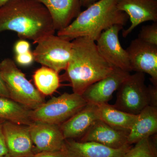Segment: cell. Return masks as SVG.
Here are the masks:
<instances>
[{
	"label": "cell",
	"mask_w": 157,
	"mask_h": 157,
	"mask_svg": "<svg viewBox=\"0 0 157 157\" xmlns=\"http://www.w3.org/2000/svg\"><path fill=\"white\" fill-rule=\"evenodd\" d=\"M33 78L36 88L43 95H51L55 92L60 86L59 73L44 66L35 71Z\"/></svg>",
	"instance_id": "21"
},
{
	"label": "cell",
	"mask_w": 157,
	"mask_h": 157,
	"mask_svg": "<svg viewBox=\"0 0 157 157\" xmlns=\"http://www.w3.org/2000/svg\"><path fill=\"white\" fill-rule=\"evenodd\" d=\"M145 81L144 73L136 72L130 74L118 89L113 106L124 112L135 115L139 114L150 104L148 87Z\"/></svg>",
	"instance_id": "7"
},
{
	"label": "cell",
	"mask_w": 157,
	"mask_h": 157,
	"mask_svg": "<svg viewBox=\"0 0 157 157\" xmlns=\"http://www.w3.org/2000/svg\"><path fill=\"white\" fill-rule=\"evenodd\" d=\"M87 103L80 95L64 93L58 97H53L36 109L31 110V117L33 122L60 125Z\"/></svg>",
	"instance_id": "5"
},
{
	"label": "cell",
	"mask_w": 157,
	"mask_h": 157,
	"mask_svg": "<svg viewBox=\"0 0 157 157\" xmlns=\"http://www.w3.org/2000/svg\"><path fill=\"white\" fill-rule=\"evenodd\" d=\"M3 132L9 155L11 157H32L36 154L29 126L6 121Z\"/></svg>",
	"instance_id": "10"
},
{
	"label": "cell",
	"mask_w": 157,
	"mask_h": 157,
	"mask_svg": "<svg viewBox=\"0 0 157 157\" xmlns=\"http://www.w3.org/2000/svg\"><path fill=\"white\" fill-rule=\"evenodd\" d=\"M0 97L10 98L9 92L0 74Z\"/></svg>",
	"instance_id": "29"
},
{
	"label": "cell",
	"mask_w": 157,
	"mask_h": 157,
	"mask_svg": "<svg viewBox=\"0 0 157 157\" xmlns=\"http://www.w3.org/2000/svg\"><path fill=\"white\" fill-rule=\"evenodd\" d=\"M10 0H0V8L4 6L6 3L8 2Z\"/></svg>",
	"instance_id": "31"
},
{
	"label": "cell",
	"mask_w": 157,
	"mask_h": 157,
	"mask_svg": "<svg viewBox=\"0 0 157 157\" xmlns=\"http://www.w3.org/2000/svg\"><path fill=\"white\" fill-rule=\"evenodd\" d=\"M14 49L15 54H21L30 51V44L25 39H21L14 44Z\"/></svg>",
	"instance_id": "25"
},
{
	"label": "cell",
	"mask_w": 157,
	"mask_h": 157,
	"mask_svg": "<svg viewBox=\"0 0 157 157\" xmlns=\"http://www.w3.org/2000/svg\"><path fill=\"white\" fill-rule=\"evenodd\" d=\"M132 147L127 144L120 148H110L94 142L65 140L68 157H122Z\"/></svg>",
	"instance_id": "15"
},
{
	"label": "cell",
	"mask_w": 157,
	"mask_h": 157,
	"mask_svg": "<svg viewBox=\"0 0 157 157\" xmlns=\"http://www.w3.org/2000/svg\"><path fill=\"white\" fill-rule=\"evenodd\" d=\"M123 27L117 25L105 30L96 40V45L101 55L113 67L130 73L132 70L128 53L119 39V33Z\"/></svg>",
	"instance_id": "8"
},
{
	"label": "cell",
	"mask_w": 157,
	"mask_h": 157,
	"mask_svg": "<svg viewBox=\"0 0 157 157\" xmlns=\"http://www.w3.org/2000/svg\"><path fill=\"white\" fill-rule=\"evenodd\" d=\"M128 133L116 130L98 120L78 140L96 142L110 148L118 149L128 144Z\"/></svg>",
	"instance_id": "16"
},
{
	"label": "cell",
	"mask_w": 157,
	"mask_h": 157,
	"mask_svg": "<svg viewBox=\"0 0 157 157\" xmlns=\"http://www.w3.org/2000/svg\"><path fill=\"white\" fill-rule=\"evenodd\" d=\"M33 157H68L66 148L54 151L41 152L37 153Z\"/></svg>",
	"instance_id": "27"
},
{
	"label": "cell",
	"mask_w": 157,
	"mask_h": 157,
	"mask_svg": "<svg viewBox=\"0 0 157 157\" xmlns=\"http://www.w3.org/2000/svg\"><path fill=\"white\" fill-rule=\"evenodd\" d=\"M31 110L10 98L0 97V118L30 126L34 123L31 117Z\"/></svg>",
	"instance_id": "20"
},
{
	"label": "cell",
	"mask_w": 157,
	"mask_h": 157,
	"mask_svg": "<svg viewBox=\"0 0 157 157\" xmlns=\"http://www.w3.org/2000/svg\"><path fill=\"white\" fill-rule=\"evenodd\" d=\"M15 62L17 64L21 66H29L32 64L34 61L33 52L30 51L25 53L16 55Z\"/></svg>",
	"instance_id": "24"
},
{
	"label": "cell",
	"mask_w": 157,
	"mask_h": 157,
	"mask_svg": "<svg viewBox=\"0 0 157 157\" xmlns=\"http://www.w3.org/2000/svg\"><path fill=\"white\" fill-rule=\"evenodd\" d=\"M0 74L11 100L30 110L45 103L44 95L27 79L12 59L7 58L0 62Z\"/></svg>",
	"instance_id": "4"
},
{
	"label": "cell",
	"mask_w": 157,
	"mask_h": 157,
	"mask_svg": "<svg viewBox=\"0 0 157 157\" xmlns=\"http://www.w3.org/2000/svg\"><path fill=\"white\" fill-rule=\"evenodd\" d=\"M98 1V0H80V2L82 7L87 8Z\"/></svg>",
	"instance_id": "30"
},
{
	"label": "cell",
	"mask_w": 157,
	"mask_h": 157,
	"mask_svg": "<svg viewBox=\"0 0 157 157\" xmlns=\"http://www.w3.org/2000/svg\"><path fill=\"white\" fill-rule=\"evenodd\" d=\"M117 0H99L80 12L65 29L57 31V36L72 41L87 37L96 41L102 32L114 25L124 26L129 17L120 11Z\"/></svg>",
	"instance_id": "3"
},
{
	"label": "cell",
	"mask_w": 157,
	"mask_h": 157,
	"mask_svg": "<svg viewBox=\"0 0 157 157\" xmlns=\"http://www.w3.org/2000/svg\"><path fill=\"white\" fill-rule=\"evenodd\" d=\"M50 13L56 30L67 27L81 12L80 0H35Z\"/></svg>",
	"instance_id": "17"
},
{
	"label": "cell",
	"mask_w": 157,
	"mask_h": 157,
	"mask_svg": "<svg viewBox=\"0 0 157 157\" xmlns=\"http://www.w3.org/2000/svg\"><path fill=\"white\" fill-rule=\"evenodd\" d=\"M98 104L87 103L59 126L66 140L80 139L99 119Z\"/></svg>",
	"instance_id": "14"
},
{
	"label": "cell",
	"mask_w": 157,
	"mask_h": 157,
	"mask_svg": "<svg viewBox=\"0 0 157 157\" xmlns=\"http://www.w3.org/2000/svg\"><path fill=\"white\" fill-rule=\"evenodd\" d=\"M117 6L128 15L131 22L128 28L123 31L124 38L142 23L157 22V0H117Z\"/></svg>",
	"instance_id": "11"
},
{
	"label": "cell",
	"mask_w": 157,
	"mask_h": 157,
	"mask_svg": "<svg viewBox=\"0 0 157 157\" xmlns=\"http://www.w3.org/2000/svg\"><path fill=\"white\" fill-rule=\"evenodd\" d=\"M5 121L0 118V157H6L9 155L3 132V125Z\"/></svg>",
	"instance_id": "26"
},
{
	"label": "cell",
	"mask_w": 157,
	"mask_h": 157,
	"mask_svg": "<svg viewBox=\"0 0 157 157\" xmlns=\"http://www.w3.org/2000/svg\"><path fill=\"white\" fill-rule=\"evenodd\" d=\"M31 138L36 153L54 151L65 148V140L59 125L34 122L29 126Z\"/></svg>",
	"instance_id": "13"
},
{
	"label": "cell",
	"mask_w": 157,
	"mask_h": 157,
	"mask_svg": "<svg viewBox=\"0 0 157 157\" xmlns=\"http://www.w3.org/2000/svg\"><path fill=\"white\" fill-rule=\"evenodd\" d=\"M137 38L143 42L157 46V22L143 26Z\"/></svg>",
	"instance_id": "23"
},
{
	"label": "cell",
	"mask_w": 157,
	"mask_h": 157,
	"mask_svg": "<svg viewBox=\"0 0 157 157\" xmlns=\"http://www.w3.org/2000/svg\"><path fill=\"white\" fill-rule=\"evenodd\" d=\"M148 87L150 99V106L157 107V86L149 85Z\"/></svg>",
	"instance_id": "28"
},
{
	"label": "cell",
	"mask_w": 157,
	"mask_h": 157,
	"mask_svg": "<svg viewBox=\"0 0 157 157\" xmlns=\"http://www.w3.org/2000/svg\"><path fill=\"white\" fill-rule=\"evenodd\" d=\"M6 157H11L9 155H7V156H6ZM32 157H33V156Z\"/></svg>",
	"instance_id": "32"
},
{
	"label": "cell",
	"mask_w": 157,
	"mask_h": 157,
	"mask_svg": "<svg viewBox=\"0 0 157 157\" xmlns=\"http://www.w3.org/2000/svg\"><path fill=\"white\" fill-rule=\"evenodd\" d=\"M99 119L118 131L129 133L137 115L128 113L107 103L98 104Z\"/></svg>",
	"instance_id": "19"
},
{
	"label": "cell",
	"mask_w": 157,
	"mask_h": 157,
	"mask_svg": "<svg viewBox=\"0 0 157 157\" xmlns=\"http://www.w3.org/2000/svg\"><path fill=\"white\" fill-rule=\"evenodd\" d=\"M157 132V107L147 106L137 114L136 120L128 136L131 145L151 137Z\"/></svg>",
	"instance_id": "18"
},
{
	"label": "cell",
	"mask_w": 157,
	"mask_h": 157,
	"mask_svg": "<svg viewBox=\"0 0 157 157\" xmlns=\"http://www.w3.org/2000/svg\"><path fill=\"white\" fill-rule=\"evenodd\" d=\"M132 71L146 73L153 85L157 86V46L138 38L131 42L126 49Z\"/></svg>",
	"instance_id": "9"
},
{
	"label": "cell",
	"mask_w": 157,
	"mask_h": 157,
	"mask_svg": "<svg viewBox=\"0 0 157 157\" xmlns=\"http://www.w3.org/2000/svg\"><path fill=\"white\" fill-rule=\"evenodd\" d=\"M37 44L33 52L34 61L58 73L66 70L72 55L71 41L52 34L43 38Z\"/></svg>",
	"instance_id": "6"
},
{
	"label": "cell",
	"mask_w": 157,
	"mask_h": 157,
	"mask_svg": "<svg viewBox=\"0 0 157 157\" xmlns=\"http://www.w3.org/2000/svg\"><path fill=\"white\" fill-rule=\"evenodd\" d=\"M72 43V55L63 77L70 82L73 93L82 95L89 86L109 75L114 68L101 55L93 39L79 37Z\"/></svg>",
	"instance_id": "2"
},
{
	"label": "cell",
	"mask_w": 157,
	"mask_h": 157,
	"mask_svg": "<svg viewBox=\"0 0 157 157\" xmlns=\"http://www.w3.org/2000/svg\"><path fill=\"white\" fill-rule=\"evenodd\" d=\"M130 74L129 72L114 68L109 75L89 86L82 96L87 103H107Z\"/></svg>",
	"instance_id": "12"
},
{
	"label": "cell",
	"mask_w": 157,
	"mask_h": 157,
	"mask_svg": "<svg viewBox=\"0 0 157 157\" xmlns=\"http://www.w3.org/2000/svg\"><path fill=\"white\" fill-rule=\"evenodd\" d=\"M151 137L135 144V146H132L122 157H157L156 146Z\"/></svg>",
	"instance_id": "22"
},
{
	"label": "cell",
	"mask_w": 157,
	"mask_h": 157,
	"mask_svg": "<svg viewBox=\"0 0 157 157\" xmlns=\"http://www.w3.org/2000/svg\"><path fill=\"white\" fill-rule=\"evenodd\" d=\"M6 31L15 32L21 39L37 44L56 30L50 13L41 3L10 0L0 8V33Z\"/></svg>",
	"instance_id": "1"
}]
</instances>
